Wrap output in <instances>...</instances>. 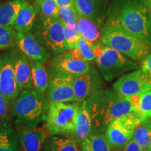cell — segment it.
<instances>
[{"mask_svg": "<svg viewBox=\"0 0 151 151\" xmlns=\"http://www.w3.org/2000/svg\"><path fill=\"white\" fill-rule=\"evenodd\" d=\"M142 122H147V123H150L151 124V115H150V116L147 117V118L143 119V120H142Z\"/></svg>", "mask_w": 151, "mask_h": 151, "instance_id": "8d00e7d4", "label": "cell"}, {"mask_svg": "<svg viewBox=\"0 0 151 151\" xmlns=\"http://www.w3.org/2000/svg\"><path fill=\"white\" fill-rule=\"evenodd\" d=\"M39 14V9L35 4L28 2L20 11L15 21L14 29L18 32H28L32 29Z\"/></svg>", "mask_w": 151, "mask_h": 151, "instance_id": "d6986e66", "label": "cell"}, {"mask_svg": "<svg viewBox=\"0 0 151 151\" xmlns=\"http://www.w3.org/2000/svg\"><path fill=\"white\" fill-rule=\"evenodd\" d=\"M96 45L89 42L81 37L78 43V48H77L82 54L86 61L89 62L96 59V57H97L95 53Z\"/></svg>", "mask_w": 151, "mask_h": 151, "instance_id": "4dcf8cb0", "label": "cell"}, {"mask_svg": "<svg viewBox=\"0 0 151 151\" xmlns=\"http://www.w3.org/2000/svg\"><path fill=\"white\" fill-rule=\"evenodd\" d=\"M79 146L73 139L52 136L47 139L42 151H81Z\"/></svg>", "mask_w": 151, "mask_h": 151, "instance_id": "603a6c76", "label": "cell"}, {"mask_svg": "<svg viewBox=\"0 0 151 151\" xmlns=\"http://www.w3.org/2000/svg\"><path fill=\"white\" fill-rule=\"evenodd\" d=\"M146 151H151V143L150 145H149V146L148 147V148H146Z\"/></svg>", "mask_w": 151, "mask_h": 151, "instance_id": "f35d334b", "label": "cell"}, {"mask_svg": "<svg viewBox=\"0 0 151 151\" xmlns=\"http://www.w3.org/2000/svg\"><path fill=\"white\" fill-rule=\"evenodd\" d=\"M32 69L33 89L39 95L46 97L49 83V73L43 63L29 59Z\"/></svg>", "mask_w": 151, "mask_h": 151, "instance_id": "ffe728a7", "label": "cell"}, {"mask_svg": "<svg viewBox=\"0 0 151 151\" xmlns=\"http://www.w3.org/2000/svg\"><path fill=\"white\" fill-rule=\"evenodd\" d=\"M50 67L75 77L87 72L91 68L88 62L73 58L70 50L52 58L50 60Z\"/></svg>", "mask_w": 151, "mask_h": 151, "instance_id": "2e32d148", "label": "cell"}, {"mask_svg": "<svg viewBox=\"0 0 151 151\" xmlns=\"http://www.w3.org/2000/svg\"><path fill=\"white\" fill-rule=\"evenodd\" d=\"M76 27L81 37L89 42L96 45L101 43L100 27L90 19L78 15Z\"/></svg>", "mask_w": 151, "mask_h": 151, "instance_id": "7402d4cb", "label": "cell"}, {"mask_svg": "<svg viewBox=\"0 0 151 151\" xmlns=\"http://www.w3.org/2000/svg\"><path fill=\"white\" fill-rule=\"evenodd\" d=\"M136 111L141 117L142 120L151 115V89L140 96Z\"/></svg>", "mask_w": 151, "mask_h": 151, "instance_id": "f546056e", "label": "cell"}, {"mask_svg": "<svg viewBox=\"0 0 151 151\" xmlns=\"http://www.w3.org/2000/svg\"><path fill=\"white\" fill-rule=\"evenodd\" d=\"M141 122V116L136 112L124 115L111 122L105 134L113 150L123 148L127 146L133 139L136 128Z\"/></svg>", "mask_w": 151, "mask_h": 151, "instance_id": "ba28073f", "label": "cell"}, {"mask_svg": "<svg viewBox=\"0 0 151 151\" xmlns=\"http://www.w3.org/2000/svg\"><path fill=\"white\" fill-rule=\"evenodd\" d=\"M18 126L16 135L20 151H42L48 133L46 127Z\"/></svg>", "mask_w": 151, "mask_h": 151, "instance_id": "4fadbf2b", "label": "cell"}, {"mask_svg": "<svg viewBox=\"0 0 151 151\" xmlns=\"http://www.w3.org/2000/svg\"><path fill=\"white\" fill-rule=\"evenodd\" d=\"M0 93L9 100L11 106L20 94L15 75L13 50L0 56Z\"/></svg>", "mask_w": 151, "mask_h": 151, "instance_id": "8fae6325", "label": "cell"}, {"mask_svg": "<svg viewBox=\"0 0 151 151\" xmlns=\"http://www.w3.org/2000/svg\"><path fill=\"white\" fill-rule=\"evenodd\" d=\"M111 0H74L73 6L80 16L88 18L101 27Z\"/></svg>", "mask_w": 151, "mask_h": 151, "instance_id": "9a60e30c", "label": "cell"}, {"mask_svg": "<svg viewBox=\"0 0 151 151\" xmlns=\"http://www.w3.org/2000/svg\"><path fill=\"white\" fill-rule=\"evenodd\" d=\"M49 83L46 92L48 104L75 101V76L49 68Z\"/></svg>", "mask_w": 151, "mask_h": 151, "instance_id": "30bf717a", "label": "cell"}, {"mask_svg": "<svg viewBox=\"0 0 151 151\" xmlns=\"http://www.w3.org/2000/svg\"><path fill=\"white\" fill-rule=\"evenodd\" d=\"M17 32L13 28L0 26V50H5L16 45Z\"/></svg>", "mask_w": 151, "mask_h": 151, "instance_id": "83f0119b", "label": "cell"}, {"mask_svg": "<svg viewBox=\"0 0 151 151\" xmlns=\"http://www.w3.org/2000/svg\"><path fill=\"white\" fill-rule=\"evenodd\" d=\"M82 151H112L106 134H94L88 137L81 145Z\"/></svg>", "mask_w": 151, "mask_h": 151, "instance_id": "d4e9b609", "label": "cell"}, {"mask_svg": "<svg viewBox=\"0 0 151 151\" xmlns=\"http://www.w3.org/2000/svg\"><path fill=\"white\" fill-rule=\"evenodd\" d=\"M95 53L96 63L100 74L107 82L139 68V64L137 61L129 59L101 43L96 45Z\"/></svg>", "mask_w": 151, "mask_h": 151, "instance_id": "5b68a950", "label": "cell"}, {"mask_svg": "<svg viewBox=\"0 0 151 151\" xmlns=\"http://www.w3.org/2000/svg\"><path fill=\"white\" fill-rule=\"evenodd\" d=\"M102 44L120 52L134 61L142 60L151 52V47L124 29L105 24L101 30Z\"/></svg>", "mask_w": 151, "mask_h": 151, "instance_id": "277c9868", "label": "cell"}, {"mask_svg": "<svg viewBox=\"0 0 151 151\" xmlns=\"http://www.w3.org/2000/svg\"><path fill=\"white\" fill-rule=\"evenodd\" d=\"M81 103L55 102L48 104L45 127L52 136L73 135Z\"/></svg>", "mask_w": 151, "mask_h": 151, "instance_id": "52a82bcc", "label": "cell"}, {"mask_svg": "<svg viewBox=\"0 0 151 151\" xmlns=\"http://www.w3.org/2000/svg\"><path fill=\"white\" fill-rule=\"evenodd\" d=\"M11 103L6 98L0 93V119L6 121L9 118Z\"/></svg>", "mask_w": 151, "mask_h": 151, "instance_id": "d6a6232c", "label": "cell"}, {"mask_svg": "<svg viewBox=\"0 0 151 151\" xmlns=\"http://www.w3.org/2000/svg\"><path fill=\"white\" fill-rule=\"evenodd\" d=\"M92 134V125L89 111L87 109L86 102L81 103L78 114L77 116L76 122L73 137L74 140L82 145L85 141Z\"/></svg>", "mask_w": 151, "mask_h": 151, "instance_id": "ac0fdd59", "label": "cell"}, {"mask_svg": "<svg viewBox=\"0 0 151 151\" xmlns=\"http://www.w3.org/2000/svg\"><path fill=\"white\" fill-rule=\"evenodd\" d=\"M16 46L29 59L46 63L50 59V54L36 39L32 32H18Z\"/></svg>", "mask_w": 151, "mask_h": 151, "instance_id": "5bb4252c", "label": "cell"}, {"mask_svg": "<svg viewBox=\"0 0 151 151\" xmlns=\"http://www.w3.org/2000/svg\"><path fill=\"white\" fill-rule=\"evenodd\" d=\"M105 24L124 29L151 47V18L148 0H112Z\"/></svg>", "mask_w": 151, "mask_h": 151, "instance_id": "6da1fadb", "label": "cell"}, {"mask_svg": "<svg viewBox=\"0 0 151 151\" xmlns=\"http://www.w3.org/2000/svg\"><path fill=\"white\" fill-rule=\"evenodd\" d=\"M104 82L101 76L94 67L87 72L76 76L73 81L75 101L83 102L94 92L102 89Z\"/></svg>", "mask_w": 151, "mask_h": 151, "instance_id": "7c38bea8", "label": "cell"}, {"mask_svg": "<svg viewBox=\"0 0 151 151\" xmlns=\"http://www.w3.org/2000/svg\"><path fill=\"white\" fill-rule=\"evenodd\" d=\"M27 3L24 0H12L0 6V26L14 27L19 12Z\"/></svg>", "mask_w": 151, "mask_h": 151, "instance_id": "44dd1931", "label": "cell"}, {"mask_svg": "<svg viewBox=\"0 0 151 151\" xmlns=\"http://www.w3.org/2000/svg\"><path fill=\"white\" fill-rule=\"evenodd\" d=\"M85 102L91 118L92 134H102L116 119L136 112L129 101L114 90H98Z\"/></svg>", "mask_w": 151, "mask_h": 151, "instance_id": "7a4b0ae2", "label": "cell"}, {"mask_svg": "<svg viewBox=\"0 0 151 151\" xmlns=\"http://www.w3.org/2000/svg\"><path fill=\"white\" fill-rule=\"evenodd\" d=\"M0 151H20L17 135L8 122L0 125Z\"/></svg>", "mask_w": 151, "mask_h": 151, "instance_id": "cb8c5ba5", "label": "cell"}, {"mask_svg": "<svg viewBox=\"0 0 151 151\" xmlns=\"http://www.w3.org/2000/svg\"><path fill=\"white\" fill-rule=\"evenodd\" d=\"M13 52L14 55L15 75L20 93L24 90L33 89L29 59L20 50H13Z\"/></svg>", "mask_w": 151, "mask_h": 151, "instance_id": "e0dca14e", "label": "cell"}, {"mask_svg": "<svg viewBox=\"0 0 151 151\" xmlns=\"http://www.w3.org/2000/svg\"><path fill=\"white\" fill-rule=\"evenodd\" d=\"M149 7H150V18H151V0H148Z\"/></svg>", "mask_w": 151, "mask_h": 151, "instance_id": "74e56055", "label": "cell"}, {"mask_svg": "<svg viewBox=\"0 0 151 151\" xmlns=\"http://www.w3.org/2000/svg\"><path fill=\"white\" fill-rule=\"evenodd\" d=\"M11 106V116L18 125L35 127L46 121L48 103L34 89L20 92Z\"/></svg>", "mask_w": 151, "mask_h": 151, "instance_id": "3957f363", "label": "cell"}, {"mask_svg": "<svg viewBox=\"0 0 151 151\" xmlns=\"http://www.w3.org/2000/svg\"><path fill=\"white\" fill-rule=\"evenodd\" d=\"M65 42L68 50L78 48V43L81 38L78 28L76 25L65 24L64 26Z\"/></svg>", "mask_w": 151, "mask_h": 151, "instance_id": "f1b7e54d", "label": "cell"}, {"mask_svg": "<svg viewBox=\"0 0 151 151\" xmlns=\"http://www.w3.org/2000/svg\"><path fill=\"white\" fill-rule=\"evenodd\" d=\"M60 6H73L74 0H55Z\"/></svg>", "mask_w": 151, "mask_h": 151, "instance_id": "d590c367", "label": "cell"}, {"mask_svg": "<svg viewBox=\"0 0 151 151\" xmlns=\"http://www.w3.org/2000/svg\"><path fill=\"white\" fill-rule=\"evenodd\" d=\"M113 151H145L141 147L139 146L133 139L130 141V142L124 148L118 150H113Z\"/></svg>", "mask_w": 151, "mask_h": 151, "instance_id": "836d02e7", "label": "cell"}, {"mask_svg": "<svg viewBox=\"0 0 151 151\" xmlns=\"http://www.w3.org/2000/svg\"><path fill=\"white\" fill-rule=\"evenodd\" d=\"M133 139L146 151L151 143V124L142 122L136 128Z\"/></svg>", "mask_w": 151, "mask_h": 151, "instance_id": "484cf974", "label": "cell"}, {"mask_svg": "<svg viewBox=\"0 0 151 151\" xmlns=\"http://www.w3.org/2000/svg\"><path fill=\"white\" fill-rule=\"evenodd\" d=\"M64 26L60 18H50L39 14L32 31L37 40L50 54L58 55L68 50Z\"/></svg>", "mask_w": 151, "mask_h": 151, "instance_id": "8992f818", "label": "cell"}, {"mask_svg": "<svg viewBox=\"0 0 151 151\" xmlns=\"http://www.w3.org/2000/svg\"><path fill=\"white\" fill-rule=\"evenodd\" d=\"M78 14L74 6H60V19L64 24L76 25Z\"/></svg>", "mask_w": 151, "mask_h": 151, "instance_id": "1f68e13d", "label": "cell"}, {"mask_svg": "<svg viewBox=\"0 0 151 151\" xmlns=\"http://www.w3.org/2000/svg\"><path fill=\"white\" fill-rule=\"evenodd\" d=\"M113 90L122 97H140L151 89V74L138 69L120 76L113 85Z\"/></svg>", "mask_w": 151, "mask_h": 151, "instance_id": "9c48e42d", "label": "cell"}, {"mask_svg": "<svg viewBox=\"0 0 151 151\" xmlns=\"http://www.w3.org/2000/svg\"><path fill=\"white\" fill-rule=\"evenodd\" d=\"M35 4L39 8L41 16L53 18L60 17V6L55 0H36Z\"/></svg>", "mask_w": 151, "mask_h": 151, "instance_id": "4316f807", "label": "cell"}, {"mask_svg": "<svg viewBox=\"0 0 151 151\" xmlns=\"http://www.w3.org/2000/svg\"><path fill=\"white\" fill-rule=\"evenodd\" d=\"M141 61V69L151 74V52H149Z\"/></svg>", "mask_w": 151, "mask_h": 151, "instance_id": "e575fe53", "label": "cell"}]
</instances>
